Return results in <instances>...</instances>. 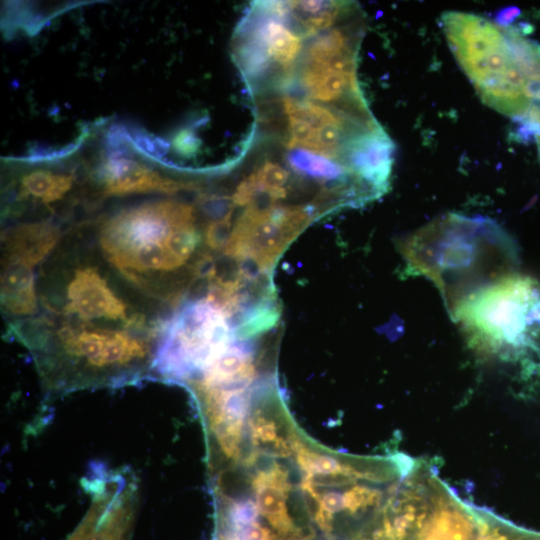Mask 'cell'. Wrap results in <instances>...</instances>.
Here are the masks:
<instances>
[{
    "label": "cell",
    "instance_id": "6da1fadb",
    "mask_svg": "<svg viewBox=\"0 0 540 540\" xmlns=\"http://www.w3.org/2000/svg\"><path fill=\"white\" fill-rule=\"evenodd\" d=\"M34 267L32 315L8 334L33 358L43 390L119 389L154 377L167 317L94 246L61 244ZM169 317V316H168Z\"/></svg>",
    "mask_w": 540,
    "mask_h": 540
},
{
    "label": "cell",
    "instance_id": "7a4b0ae2",
    "mask_svg": "<svg viewBox=\"0 0 540 540\" xmlns=\"http://www.w3.org/2000/svg\"><path fill=\"white\" fill-rule=\"evenodd\" d=\"M409 276H423L439 290L451 315L471 295L511 274L517 252L495 221L449 213L398 243Z\"/></svg>",
    "mask_w": 540,
    "mask_h": 540
},
{
    "label": "cell",
    "instance_id": "3957f363",
    "mask_svg": "<svg viewBox=\"0 0 540 540\" xmlns=\"http://www.w3.org/2000/svg\"><path fill=\"white\" fill-rule=\"evenodd\" d=\"M449 47L481 100L516 120L540 106V43L529 22L502 26L482 16L446 12Z\"/></svg>",
    "mask_w": 540,
    "mask_h": 540
},
{
    "label": "cell",
    "instance_id": "277c9868",
    "mask_svg": "<svg viewBox=\"0 0 540 540\" xmlns=\"http://www.w3.org/2000/svg\"><path fill=\"white\" fill-rule=\"evenodd\" d=\"M200 241L194 208L178 200L123 208L99 231L106 261L157 300L174 299L166 284L194 257Z\"/></svg>",
    "mask_w": 540,
    "mask_h": 540
},
{
    "label": "cell",
    "instance_id": "5b68a950",
    "mask_svg": "<svg viewBox=\"0 0 540 540\" xmlns=\"http://www.w3.org/2000/svg\"><path fill=\"white\" fill-rule=\"evenodd\" d=\"M539 297L534 279L511 273L471 295L450 316L471 346L508 354L530 346L528 313Z\"/></svg>",
    "mask_w": 540,
    "mask_h": 540
},
{
    "label": "cell",
    "instance_id": "8992f818",
    "mask_svg": "<svg viewBox=\"0 0 540 540\" xmlns=\"http://www.w3.org/2000/svg\"><path fill=\"white\" fill-rule=\"evenodd\" d=\"M407 503L386 513L371 540H540V532L517 527L456 501Z\"/></svg>",
    "mask_w": 540,
    "mask_h": 540
},
{
    "label": "cell",
    "instance_id": "52a82bcc",
    "mask_svg": "<svg viewBox=\"0 0 540 540\" xmlns=\"http://www.w3.org/2000/svg\"><path fill=\"white\" fill-rule=\"evenodd\" d=\"M315 214L313 205H249L232 226L223 253L253 270L270 274Z\"/></svg>",
    "mask_w": 540,
    "mask_h": 540
},
{
    "label": "cell",
    "instance_id": "ba28073f",
    "mask_svg": "<svg viewBox=\"0 0 540 540\" xmlns=\"http://www.w3.org/2000/svg\"><path fill=\"white\" fill-rule=\"evenodd\" d=\"M90 506L66 540H130L139 506V483L126 467L92 463L82 479Z\"/></svg>",
    "mask_w": 540,
    "mask_h": 540
},
{
    "label": "cell",
    "instance_id": "9c48e42d",
    "mask_svg": "<svg viewBox=\"0 0 540 540\" xmlns=\"http://www.w3.org/2000/svg\"><path fill=\"white\" fill-rule=\"evenodd\" d=\"M299 82L312 101L332 103L365 102L357 80V52L339 56L325 64H301Z\"/></svg>",
    "mask_w": 540,
    "mask_h": 540
},
{
    "label": "cell",
    "instance_id": "30bf717a",
    "mask_svg": "<svg viewBox=\"0 0 540 540\" xmlns=\"http://www.w3.org/2000/svg\"><path fill=\"white\" fill-rule=\"evenodd\" d=\"M104 192L108 195H127L146 192L174 194L192 189L190 183L178 182L161 176L128 158L110 156L100 169Z\"/></svg>",
    "mask_w": 540,
    "mask_h": 540
},
{
    "label": "cell",
    "instance_id": "8fae6325",
    "mask_svg": "<svg viewBox=\"0 0 540 540\" xmlns=\"http://www.w3.org/2000/svg\"><path fill=\"white\" fill-rule=\"evenodd\" d=\"M360 30L353 32L352 27L330 28L315 35L306 45L302 64H325L347 53L357 51Z\"/></svg>",
    "mask_w": 540,
    "mask_h": 540
},
{
    "label": "cell",
    "instance_id": "7c38bea8",
    "mask_svg": "<svg viewBox=\"0 0 540 540\" xmlns=\"http://www.w3.org/2000/svg\"><path fill=\"white\" fill-rule=\"evenodd\" d=\"M73 183V177L48 170H34L21 179L19 198H32L44 204L60 200Z\"/></svg>",
    "mask_w": 540,
    "mask_h": 540
},
{
    "label": "cell",
    "instance_id": "4fadbf2b",
    "mask_svg": "<svg viewBox=\"0 0 540 540\" xmlns=\"http://www.w3.org/2000/svg\"><path fill=\"white\" fill-rule=\"evenodd\" d=\"M379 492L374 489L355 486L346 491L343 495V508L347 509L351 514L373 506L378 502Z\"/></svg>",
    "mask_w": 540,
    "mask_h": 540
},
{
    "label": "cell",
    "instance_id": "5bb4252c",
    "mask_svg": "<svg viewBox=\"0 0 540 540\" xmlns=\"http://www.w3.org/2000/svg\"><path fill=\"white\" fill-rule=\"evenodd\" d=\"M253 486L257 492L265 487H272L283 492L289 490L287 472L279 465L273 466L266 472H260L253 481Z\"/></svg>",
    "mask_w": 540,
    "mask_h": 540
},
{
    "label": "cell",
    "instance_id": "9a60e30c",
    "mask_svg": "<svg viewBox=\"0 0 540 540\" xmlns=\"http://www.w3.org/2000/svg\"><path fill=\"white\" fill-rule=\"evenodd\" d=\"M201 141L197 138L196 132L190 129H183L178 132L173 140L174 148L185 157L194 156L200 147Z\"/></svg>",
    "mask_w": 540,
    "mask_h": 540
},
{
    "label": "cell",
    "instance_id": "2e32d148",
    "mask_svg": "<svg viewBox=\"0 0 540 540\" xmlns=\"http://www.w3.org/2000/svg\"><path fill=\"white\" fill-rule=\"evenodd\" d=\"M253 438L262 443L272 442L273 445L279 438L276 435V426L273 422L264 417H258L254 420L252 426Z\"/></svg>",
    "mask_w": 540,
    "mask_h": 540
},
{
    "label": "cell",
    "instance_id": "e0dca14e",
    "mask_svg": "<svg viewBox=\"0 0 540 540\" xmlns=\"http://www.w3.org/2000/svg\"><path fill=\"white\" fill-rule=\"evenodd\" d=\"M320 507L333 514L343 508V496L338 492H329L320 500Z\"/></svg>",
    "mask_w": 540,
    "mask_h": 540
},
{
    "label": "cell",
    "instance_id": "ac0fdd59",
    "mask_svg": "<svg viewBox=\"0 0 540 540\" xmlns=\"http://www.w3.org/2000/svg\"><path fill=\"white\" fill-rule=\"evenodd\" d=\"M534 139L536 140V144H537V147H538V154H539V158H540V127L538 128L535 136H534Z\"/></svg>",
    "mask_w": 540,
    "mask_h": 540
}]
</instances>
